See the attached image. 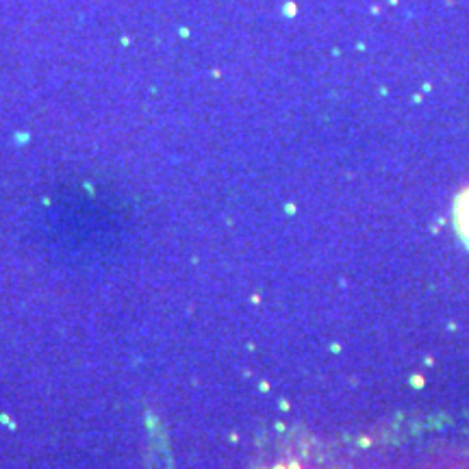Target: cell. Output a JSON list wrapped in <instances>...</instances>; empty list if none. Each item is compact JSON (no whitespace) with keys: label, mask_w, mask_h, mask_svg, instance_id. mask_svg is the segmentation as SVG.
<instances>
[{"label":"cell","mask_w":469,"mask_h":469,"mask_svg":"<svg viewBox=\"0 0 469 469\" xmlns=\"http://www.w3.org/2000/svg\"><path fill=\"white\" fill-rule=\"evenodd\" d=\"M454 226L463 241L469 245V189H465L454 202Z\"/></svg>","instance_id":"1"}]
</instances>
